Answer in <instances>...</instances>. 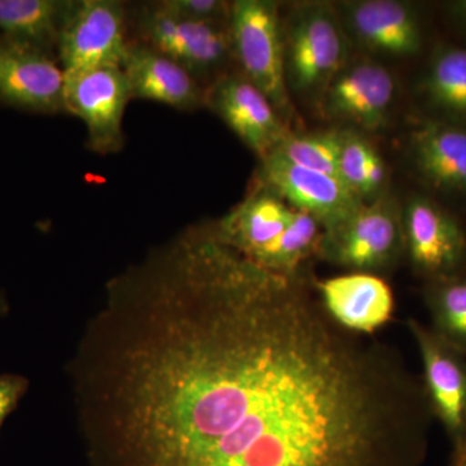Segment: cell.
Segmentation results:
<instances>
[{
    "label": "cell",
    "mask_w": 466,
    "mask_h": 466,
    "mask_svg": "<svg viewBox=\"0 0 466 466\" xmlns=\"http://www.w3.org/2000/svg\"><path fill=\"white\" fill-rule=\"evenodd\" d=\"M211 223L109 279L67 364L90 466H421L424 388Z\"/></svg>",
    "instance_id": "obj_1"
},
{
    "label": "cell",
    "mask_w": 466,
    "mask_h": 466,
    "mask_svg": "<svg viewBox=\"0 0 466 466\" xmlns=\"http://www.w3.org/2000/svg\"><path fill=\"white\" fill-rule=\"evenodd\" d=\"M127 11L131 41L171 58L205 88L233 70L235 61L228 25L177 16L164 8L159 0L127 3Z\"/></svg>",
    "instance_id": "obj_2"
},
{
    "label": "cell",
    "mask_w": 466,
    "mask_h": 466,
    "mask_svg": "<svg viewBox=\"0 0 466 466\" xmlns=\"http://www.w3.org/2000/svg\"><path fill=\"white\" fill-rule=\"evenodd\" d=\"M285 73L289 90L321 97L349 66V38L337 7L300 3L283 21Z\"/></svg>",
    "instance_id": "obj_3"
},
{
    "label": "cell",
    "mask_w": 466,
    "mask_h": 466,
    "mask_svg": "<svg viewBox=\"0 0 466 466\" xmlns=\"http://www.w3.org/2000/svg\"><path fill=\"white\" fill-rule=\"evenodd\" d=\"M233 61L283 116L293 115L285 73L280 5L271 0H235L228 23Z\"/></svg>",
    "instance_id": "obj_4"
},
{
    "label": "cell",
    "mask_w": 466,
    "mask_h": 466,
    "mask_svg": "<svg viewBox=\"0 0 466 466\" xmlns=\"http://www.w3.org/2000/svg\"><path fill=\"white\" fill-rule=\"evenodd\" d=\"M403 253L401 208L383 195L325 229L319 249V256L328 262L366 274L388 268Z\"/></svg>",
    "instance_id": "obj_5"
},
{
    "label": "cell",
    "mask_w": 466,
    "mask_h": 466,
    "mask_svg": "<svg viewBox=\"0 0 466 466\" xmlns=\"http://www.w3.org/2000/svg\"><path fill=\"white\" fill-rule=\"evenodd\" d=\"M128 43L127 3L76 0L58 38L56 57L66 76L121 66Z\"/></svg>",
    "instance_id": "obj_6"
},
{
    "label": "cell",
    "mask_w": 466,
    "mask_h": 466,
    "mask_svg": "<svg viewBox=\"0 0 466 466\" xmlns=\"http://www.w3.org/2000/svg\"><path fill=\"white\" fill-rule=\"evenodd\" d=\"M130 100V86L121 66L96 67L66 76V113L85 122L86 146L97 155H115L124 149V116Z\"/></svg>",
    "instance_id": "obj_7"
},
{
    "label": "cell",
    "mask_w": 466,
    "mask_h": 466,
    "mask_svg": "<svg viewBox=\"0 0 466 466\" xmlns=\"http://www.w3.org/2000/svg\"><path fill=\"white\" fill-rule=\"evenodd\" d=\"M64 86L55 55L0 33V103L39 115L66 113Z\"/></svg>",
    "instance_id": "obj_8"
},
{
    "label": "cell",
    "mask_w": 466,
    "mask_h": 466,
    "mask_svg": "<svg viewBox=\"0 0 466 466\" xmlns=\"http://www.w3.org/2000/svg\"><path fill=\"white\" fill-rule=\"evenodd\" d=\"M205 108L219 116L259 159L274 152L291 134L271 101L238 69L208 86Z\"/></svg>",
    "instance_id": "obj_9"
},
{
    "label": "cell",
    "mask_w": 466,
    "mask_h": 466,
    "mask_svg": "<svg viewBox=\"0 0 466 466\" xmlns=\"http://www.w3.org/2000/svg\"><path fill=\"white\" fill-rule=\"evenodd\" d=\"M404 253L429 281L459 275L466 260V233L440 204L416 195L401 210Z\"/></svg>",
    "instance_id": "obj_10"
},
{
    "label": "cell",
    "mask_w": 466,
    "mask_h": 466,
    "mask_svg": "<svg viewBox=\"0 0 466 466\" xmlns=\"http://www.w3.org/2000/svg\"><path fill=\"white\" fill-rule=\"evenodd\" d=\"M256 183L329 229L364 204L339 177L300 167L278 152L260 159Z\"/></svg>",
    "instance_id": "obj_11"
},
{
    "label": "cell",
    "mask_w": 466,
    "mask_h": 466,
    "mask_svg": "<svg viewBox=\"0 0 466 466\" xmlns=\"http://www.w3.org/2000/svg\"><path fill=\"white\" fill-rule=\"evenodd\" d=\"M408 329L421 358L431 412L456 441L466 431V355L420 321L408 320Z\"/></svg>",
    "instance_id": "obj_12"
},
{
    "label": "cell",
    "mask_w": 466,
    "mask_h": 466,
    "mask_svg": "<svg viewBox=\"0 0 466 466\" xmlns=\"http://www.w3.org/2000/svg\"><path fill=\"white\" fill-rule=\"evenodd\" d=\"M394 76L381 64H350L321 95V108L330 118L376 131L388 122L395 99Z\"/></svg>",
    "instance_id": "obj_13"
},
{
    "label": "cell",
    "mask_w": 466,
    "mask_h": 466,
    "mask_svg": "<svg viewBox=\"0 0 466 466\" xmlns=\"http://www.w3.org/2000/svg\"><path fill=\"white\" fill-rule=\"evenodd\" d=\"M346 32L364 48L386 56H415L422 48V27L412 5L398 0L343 2L339 8Z\"/></svg>",
    "instance_id": "obj_14"
},
{
    "label": "cell",
    "mask_w": 466,
    "mask_h": 466,
    "mask_svg": "<svg viewBox=\"0 0 466 466\" xmlns=\"http://www.w3.org/2000/svg\"><path fill=\"white\" fill-rule=\"evenodd\" d=\"M315 289L321 305L349 332L372 336L391 320L394 293L382 278L366 272L337 276L318 281Z\"/></svg>",
    "instance_id": "obj_15"
},
{
    "label": "cell",
    "mask_w": 466,
    "mask_h": 466,
    "mask_svg": "<svg viewBox=\"0 0 466 466\" xmlns=\"http://www.w3.org/2000/svg\"><path fill=\"white\" fill-rule=\"evenodd\" d=\"M131 99L164 104L180 112L205 108L207 88L174 60L131 41L122 61Z\"/></svg>",
    "instance_id": "obj_16"
},
{
    "label": "cell",
    "mask_w": 466,
    "mask_h": 466,
    "mask_svg": "<svg viewBox=\"0 0 466 466\" xmlns=\"http://www.w3.org/2000/svg\"><path fill=\"white\" fill-rule=\"evenodd\" d=\"M410 156L417 174L435 191L466 196V127L421 119L410 134Z\"/></svg>",
    "instance_id": "obj_17"
},
{
    "label": "cell",
    "mask_w": 466,
    "mask_h": 466,
    "mask_svg": "<svg viewBox=\"0 0 466 466\" xmlns=\"http://www.w3.org/2000/svg\"><path fill=\"white\" fill-rule=\"evenodd\" d=\"M293 208L260 184L225 217L211 223L218 238L253 260L283 233Z\"/></svg>",
    "instance_id": "obj_18"
},
{
    "label": "cell",
    "mask_w": 466,
    "mask_h": 466,
    "mask_svg": "<svg viewBox=\"0 0 466 466\" xmlns=\"http://www.w3.org/2000/svg\"><path fill=\"white\" fill-rule=\"evenodd\" d=\"M419 94L431 118L466 127V48L438 46L420 81Z\"/></svg>",
    "instance_id": "obj_19"
},
{
    "label": "cell",
    "mask_w": 466,
    "mask_h": 466,
    "mask_svg": "<svg viewBox=\"0 0 466 466\" xmlns=\"http://www.w3.org/2000/svg\"><path fill=\"white\" fill-rule=\"evenodd\" d=\"M76 0H0V33L56 56L58 38Z\"/></svg>",
    "instance_id": "obj_20"
},
{
    "label": "cell",
    "mask_w": 466,
    "mask_h": 466,
    "mask_svg": "<svg viewBox=\"0 0 466 466\" xmlns=\"http://www.w3.org/2000/svg\"><path fill=\"white\" fill-rule=\"evenodd\" d=\"M323 233V227L314 217L293 208L283 233L253 262L278 274L300 275L303 263L319 256Z\"/></svg>",
    "instance_id": "obj_21"
},
{
    "label": "cell",
    "mask_w": 466,
    "mask_h": 466,
    "mask_svg": "<svg viewBox=\"0 0 466 466\" xmlns=\"http://www.w3.org/2000/svg\"><path fill=\"white\" fill-rule=\"evenodd\" d=\"M425 299L433 332L466 355V279L453 275L429 281Z\"/></svg>",
    "instance_id": "obj_22"
},
{
    "label": "cell",
    "mask_w": 466,
    "mask_h": 466,
    "mask_svg": "<svg viewBox=\"0 0 466 466\" xmlns=\"http://www.w3.org/2000/svg\"><path fill=\"white\" fill-rule=\"evenodd\" d=\"M339 147L341 131L317 134L291 133L274 150L288 161L309 170L339 177Z\"/></svg>",
    "instance_id": "obj_23"
},
{
    "label": "cell",
    "mask_w": 466,
    "mask_h": 466,
    "mask_svg": "<svg viewBox=\"0 0 466 466\" xmlns=\"http://www.w3.org/2000/svg\"><path fill=\"white\" fill-rule=\"evenodd\" d=\"M372 144L355 131H341L339 177L361 200H366L368 162L372 155Z\"/></svg>",
    "instance_id": "obj_24"
},
{
    "label": "cell",
    "mask_w": 466,
    "mask_h": 466,
    "mask_svg": "<svg viewBox=\"0 0 466 466\" xmlns=\"http://www.w3.org/2000/svg\"><path fill=\"white\" fill-rule=\"evenodd\" d=\"M164 8L177 16L198 23L228 25L232 2L225 0H159Z\"/></svg>",
    "instance_id": "obj_25"
},
{
    "label": "cell",
    "mask_w": 466,
    "mask_h": 466,
    "mask_svg": "<svg viewBox=\"0 0 466 466\" xmlns=\"http://www.w3.org/2000/svg\"><path fill=\"white\" fill-rule=\"evenodd\" d=\"M29 389V380L26 377L3 373L0 375V429L5 419L18 406L24 395Z\"/></svg>",
    "instance_id": "obj_26"
},
{
    "label": "cell",
    "mask_w": 466,
    "mask_h": 466,
    "mask_svg": "<svg viewBox=\"0 0 466 466\" xmlns=\"http://www.w3.org/2000/svg\"><path fill=\"white\" fill-rule=\"evenodd\" d=\"M446 11L453 25L466 34V0L446 3Z\"/></svg>",
    "instance_id": "obj_27"
},
{
    "label": "cell",
    "mask_w": 466,
    "mask_h": 466,
    "mask_svg": "<svg viewBox=\"0 0 466 466\" xmlns=\"http://www.w3.org/2000/svg\"><path fill=\"white\" fill-rule=\"evenodd\" d=\"M450 466H466V431L458 441H453V453Z\"/></svg>",
    "instance_id": "obj_28"
},
{
    "label": "cell",
    "mask_w": 466,
    "mask_h": 466,
    "mask_svg": "<svg viewBox=\"0 0 466 466\" xmlns=\"http://www.w3.org/2000/svg\"><path fill=\"white\" fill-rule=\"evenodd\" d=\"M8 312V302L5 299V294L0 291V318L5 317Z\"/></svg>",
    "instance_id": "obj_29"
}]
</instances>
